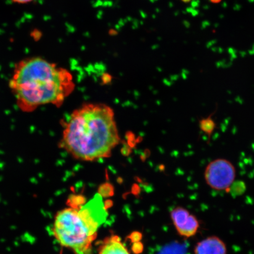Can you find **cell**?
<instances>
[{
    "instance_id": "cell-1",
    "label": "cell",
    "mask_w": 254,
    "mask_h": 254,
    "mask_svg": "<svg viewBox=\"0 0 254 254\" xmlns=\"http://www.w3.org/2000/svg\"><path fill=\"white\" fill-rule=\"evenodd\" d=\"M8 85L17 107L25 113L45 105L60 107L75 87L69 70L38 56L16 62Z\"/></svg>"
},
{
    "instance_id": "cell-2",
    "label": "cell",
    "mask_w": 254,
    "mask_h": 254,
    "mask_svg": "<svg viewBox=\"0 0 254 254\" xmlns=\"http://www.w3.org/2000/svg\"><path fill=\"white\" fill-rule=\"evenodd\" d=\"M120 142L113 109L105 104L86 103L65 122L59 146L74 159L91 162L110 157Z\"/></svg>"
},
{
    "instance_id": "cell-3",
    "label": "cell",
    "mask_w": 254,
    "mask_h": 254,
    "mask_svg": "<svg viewBox=\"0 0 254 254\" xmlns=\"http://www.w3.org/2000/svg\"><path fill=\"white\" fill-rule=\"evenodd\" d=\"M52 231L57 241L75 254H93V234L80 217L78 207L61 209L54 218Z\"/></svg>"
},
{
    "instance_id": "cell-4",
    "label": "cell",
    "mask_w": 254,
    "mask_h": 254,
    "mask_svg": "<svg viewBox=\"0 0 254 254\" xmlns=\"http://www.w3.org/2000/svg\"><path fill=\"white\" fill-rule=\"evenodd\" d=\"M236 171L234 165L225 159H217L209 162L204 171L206 184L216 191L228 192L235 182Z\"/></svg>"
},
{
    "instance_id": "cell-5",
    "label": "cell",
    "mask_w": 254,
    "mask_h": 254,
    "mask_svg": "<svg viewBox=\"0 0 254 254\" xmlns=\"http://www.w3.org/2000/svg\"><path fill=\"white\" fill-rule=\"evenodd\" d=\"M78 208L80 217L88 229L93 234L97 235L99 228L106 221L108 216L102 196L96 194L91 200Z\"/></svg>"
},
{
    "instance_id": "cell-6",
    "label": "cell",
    "mask_w": 254,
    "mask_h": 254,
    "mask_svg": "<svg viewBox=\"0 0 254 254\" xmlns=\"http://www.w3.org/2000/svg\"><path fill=\"white\" fill-rule=\"evenodd\" d=\"M170 217L177 232L183 238L193 237L199 230L201 224L199 219L183 207L173 208L170 212Z\"/></svg>"
},
{
    "instance_id": "cell-7",
    "label": "cell",
    "mask_w": 254,
    "mask_h": 254,
    "mask_svg": "<svg viewBox=\"0 0 254 254\" xmlns=\"http://www.w3.org/2000/svg\"><path fill=\"white\" fill-rule=\"evenodd\" d=\"M194 254H227V245L217 236H209L196 243Z\"/></svg>"
},
{
    "instance_id": "cell-8",
    "label": "cell",
    "mask_w": 254,
    "mask_h": 254,
    "mask_svg": "<svg viewBox=\"0 0 254 254\" xmlns=\"http://www.w3.org/2000/svg\"><path fill=\"white\" fill-rule=\"evenodd\" d=\"M97 254H130L128 249L116 235L106 237L101 242Z\"/></svg>"
},
{
    "instance_id": "cell-9",
    "label": "cell",
    "mask_w": 254,
    "mask_h": 254,
    "mask_svg": "<svg viewBox=\"0 0 254 254\" xmlns=\"http://www.w3.org/2000/svg\"><path fill=\"white\" fill-rule=\"evenodd\" d=\"M212 115L213 114L206 118L201 119L199 122L201 130L209 138L216 128V123L212 118Z\"/></svg>"
},
{
    "instance_id": "cell-10",
    "label": "cell",
    "mask_w": 254,
    "mask_h": 254,
    "mask_svg": "<svg viewBox=\"0 0 254 254\" xmlns=\"http://www.w3.org/2000/svg\"><path fill=\"white\" fill-rule=\"evenodd\" d=\"M245 189V185L243 182H234L228 191V192H230L232 194H234L235 195H240L242 194Z\"/></svg>"
},
{
    "instance_id": "cell-11",
    "label": "cell",
    "mask_w": 254,
    "mask_h": 254,
    "mask_svg": "<svg viewBox=\"0 0 254 254\" xmlns=\"http://www.w3.org/2000/svg\"><path fill=\"white\" fill-rule=\"evenodd\" d=\"M14 3L18 4H26L33 2L34 0H11Z\"/></svg>"
},
{
    "instance_id": "cell-12",
    "label": "cell",
    "mask_w": 254,
    "mask_h": 254,
    "mask_svg": "<svg viewBox=\"0 0 254 254\" xmlns=\"http://www.w3.org/2000/svg\"><path fill=\"white\" fill-rule=\"evenodd\" d=\"M108 34H109V36H115L117 35L118 33H117V31L116 30L111 29V30H109Z\"/></svg>"
}]
</instances>
